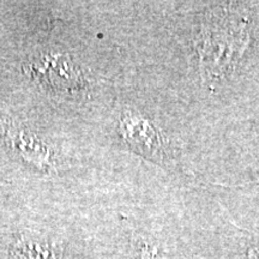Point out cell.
<instances>
[{"instance_id": "cell-1", "label": "cell", "mask_w": 259, "mask_h": 259, "mask_svg": "<svg viewBox=\"0 0 259 259\" xmlns=\"http://www.w3.org/2000/svg\"><path fill=\"white\" fill-rule=\"evenodd\" d=\"M250 44V18L240 8L218 6L204 17L197 37L200 76L210 88L231 74Z\"/></svg>"}, {"instance_id": "cell-2", "label": "cell", "mask_w": 259, "mask_h": 259, "mask_svg": "<svg viewBox=\"0 0 259 259\" xmlns=\"http://www.w3.org/2000/svg\"><path fill=\"white\" fill-rule=\"evenodd\" d=\"M120 131L125 141L143 156L155 161H163L166 158L163 137L145 116L132 111L122 113Z\"/></svg>"}, {"instance_id": "cell-3", "label": "cell", "mask_w": 259, "mask_h": 259, "mask_svg": "<svg viewBox=\"0 0 259 259\" xmlns=\"http://www.w3.org/2000/svg\"><path fill=\"white\" fill-rule=\"evenodd\" d=\"M142 259H168L164 255H160L157 252L155 251H143V254H142Z\"/></svg>"}, {"instance_id": "cell-4", "label": "cell", "mask_w": 259, "mask_h": 259, "mask_svg": "<svg viewBox=\"0 0 259 259\" xmlns=\"http://www.w3.org/2000/svg\"><path fill=\"white\" fill-rule=\"evenodd\" d=\"M248 258L259 259V240L250 247V250H248Z\"/></svg>"}]
</instances>
